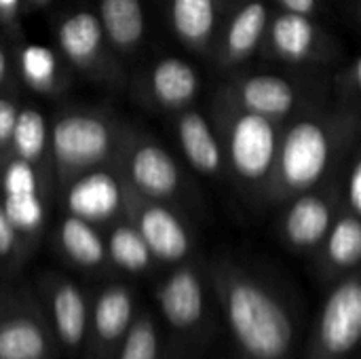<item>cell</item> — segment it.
Listing matches in <instances>:
<instances>
[{"mask_svg":"<svg viewBox=\"0 0 361 359\" xmlns=\"http://www.w3.org/2000/svg\"><path fill=\"white\" fill-rule=\"evenodd\" d=\"M360 135L361 106L326 102L286 121L262 203L283 205L338 174Z\"/></svg>","mask_w":361,"mask_h":359,"instance_id":"obj_1","label":"cell"},{"mask_svg":"<svg viewBox=\"0 0 361 359\" xmlns=\"http://www.w3.org/2000/svg\"><path fill=\"white\" fill-rule=\"evenodd\" d=\"M207 275L241 358H296L294 315L273 284L226 256L214 260Z\"/></svg>","mask_w":361,"mask_h":359,"instance_id":"obj_2","label":"cell"},{"mask_svg":"<svg viewBox=\"0 0 361 359\" xmlns=\"http://www.w3.org/2000/svg\"><path fill=\"white\" fill-rule=\"evenodd\" d=\"M209 121L222 146L226 174L247 199L262 203L283 123L237 106L220 87L212 99Z\"/></svg>","mask_w":361,"mask_h":359,"instance_id":"obj_3","label":"cell"},{"mask_svg":"<svg viewBox=\"0 0 361 359\" xmlns=\"http://www.w3.org/2000/svg\"><path fill=\"white\" fill-rule=\"evenodd\" d=\"M125 123L106 108H63L49 123L53 178L63 186L72 178L112 163Z\"/></svg>","mask_w":361,"mask_h":359,"instance_id":"obj_4","label":"cell"},{"mask_svg":"<svg viewBox=\"0 0 361 359\" xmlns=\"http://www.w3.org/2000/svg\"><path fill=\"white\" fill-rule=\"evenodd\" d=\"M220 89L241 108L286 123L330 97V80L307 70L294 72H231Z\"/></svg>","mask_w":361,"mask_h":359,"instance_id":"obj_5","label":"cell"},{"mask_svg":"<svg viewBox=\"0 0 361 359\" xmlns=\"http://www.w3.org/2000/svg\"><path fill=\"white\" fill-rule=\"evenodd\" d=\"M53 42L59 57L72 72L118 89L127 83L125 63L108 44L95 8H70L53 23Z\"/></svg>","mask_w":361,"mask_h":359,"instance_id":"obj_6","label":"cell"},{"mask_svg":"<svg viewBox=\"0 0 361 359\" xmlns=\"http://www.w3.org/2000/svg\"><path fill=\"white\" fill-rule=\"evenodd\" d=\"M112 163L123 182L142 197L176 203L188 190L186 176L173 154L133 125H125Z\"/></svg>","mask_w":361,"mask_h":359,"instance_id":"obj_7","label":"cell"},{"mask_svg":"<svg viewBox=\"0 0 361 359\" xmlns=\"http://www.w3.org/2000/svg\"><path fill=\"white\" fill-rule=\"evenodd\" d=\"M260 55L296 70L317 72L338 63L343 47L315 17L275 8L269 17Z\"/></svg>","mask_w":361,"mask_h":359,"instance_id":"obj_8","label":"cell"},{"mask_svg":"<svg viewBox=\"0 0 361 359\" xmlns=\"http://www.w3.org/2000/svg\"><path fill=\"white\" fill-rule=\"evenodd\" d=\"M361 339V277L349 271L326 296L305 359H353Z\"/></svg>","mask_w":361,"mask_h":359,"instance_id":"obj_9","label":"cell"},{"mask_svg":"<svg viewBox=\"0 0 361 359\" xmlns=\"http://www.w3.org/2000/svg\"><path fill=\"white\" fill-rule=\"evenodd\" d=\"M53 171L6 154L0 180V205L17 233L34 248L49 214Z\"/></svg>","mask_w":361,"mask_h":359,"instance_id":"obj_10","label":"cell"},{"mask_svg":"<svg viewBox=\"0 0 361 359\" xmlns=\"http://www.w3.org/2000/svg\"><path fill=\"white\" fill-rule=\"evenodd\" d=\"M53 339L36 296L0 286V359H51Z\"/></svg>","mask_w":361,"mask_h":359,"instance_id":"obj_11","label":"cell"},{"mask_svg":"<svg viewBox=\"0 0 361 359\" xmlns=\"http://www.w3.org/2000/svg\"><path fill=\"white\" fill-rule=\"evenodd\" d=\"M123 216L137 229L154 262L180 264L188 260L195 239L190 226L171 203L142 197L125 184Z\"/></svg>","mask_w":361,"mask_h":359,"instance_id":"obj_12","label":"cell"},{"mask_svg":"<svg viewBox=\"0 0 361 359\" xmlns=\"http://www.w3.org/2000/svg\"><path fill=\"white\" fill-rule=\"evenodd\" d=\"M343 169V167H341ZM341 171L324 180L322 184L294 195L283 203L279 220L281 241L292 252H315L330 231L338 209L343 207Z\"/></svg>","mask_w":361,"mask_h":359,"instance_id":"obj_13","label":"cell"},{"mask_svg":"<svg viewBox=\"0 0 361 359\" xmlns=\"http://www.w3.org/2000/svg\"><path fill=\"white\" fill-rule=\"evenodd\" d=\"M269 17L267 0H233L224 8L212 51V61L220 72H237L260 53Z\"/></svg>","mask_w":361,"mask_h":359,"instance_id":"obj_14","label":"cell"},{"mask_svg":"<svg viewBox=\"0 0 361 359\" xmlns=\"http://www.w3.org/2000/svg\"><path fill=\"white\" fill-rule=\"evenodd\" d=\"M137 102L157 112L176 114L195 106L201 91V76L195 63L184 57L163 55L140 70L131 85Z\"/></svg>","mask_w":361,"mask_h":359,"instance_id":"obj_15","label":"cell"},{"mask_svg":"<svg viewBox=\"0 0 361 359\" xmlns=\"http://www.w3.org/2000/svg\"><path fill=\"white\" fill-rule=\"evenodd\" d=\"M66 214L82 218L95 226L112 224L123 218L125 184L114 163L89 169L63 186Z\"/></svg>","mask_w":361,"mask_h":359,"instance_id":"obj_16","label":"cell"},{"mask_svg":"<svg viewBox=\"0 0 361 359\" xmlns=\"http://www.w3.org/2000/svg\"><path fill=\"white\" fill-rule=\"evenodd\" d=\"M40 294H42V309L51 332L59 345L70 351L78 353L89 336V303L85 292L68 277L57 273H47L38 279Z\"/></svg>","mask_w":361,"mask_h":359,"instance_id":"obj_17","label":"cell"},{"mask_svg":"<svg viewBox=\"0 0 361 359\" xmlns=\"http://www.w3.org/2000/svg\"><path fill=\"white\" fill-rule=\"evenodd\" d=\"M157 303L173 332H197L207 317V286L201 269L186 260L180 262L159 286Z\"/></svg>","mask_w":361,"mask_h":359,"instance_id":"obj_18","label":"cell"},{"mask_svg":"<svg viewBox=\"0 0 361 359\" xmlns=\"http://www.w3.org/2000/svg\"><path fill=\"white\" fill-rule=\"evenodd\" d=\"M133 315L135 298L129 286L110 284L99 290L89 313L91 345L97 359H114Z\"/></svg>","mask_w":361,"mask_h":359,"instance_id":"obj_19","label":"cell"},{"mask_svg":"<svg viewBox=\"0 0 361 359\" xmlns=\"http://www.w3.org/2000/svg\"><path fill=\"white\" fill-rule=\"evenodd\" d=\"M173 135L186 163L205 178H220L224 169V154L218 133L207 114L188 106L176 112Z\"/></svg>","mask_w":361,"mask_h":359,"instance_id":"obj_20","label":"cell"},{"mask_svg":"<svg viewBox=\"0 0 361 359\" xmlns=\"http://www.w3.org/2000/svg\"><path fill=\"white\" fill-rule=\"evenodd\" d=\"M13 44V70L15 78L21 80L23 87L47 97H59L68 91L72 70L55 49L25 40H17Z\"/></svg>","mask_w":361,"mask_h":359,"instance_id":"obj_21","label":"cell"},{"mask_svg":"<svg viewBox=\"0 0 361 359\" xmlns=\"http://www.w3.org/2000/svg\"><path fill=\"white\" fill-rule=\"evenodd\" d=\"M173 36L192 53L212 57L224 8L218 0H165Z\"/></svg>","mask_w":361,"mask_h":359,"instance_id":"obj_22","label":"cell"},{"mask_svg":"<svg viewBox=\"0 0 361 359\" xmlns=\"http://www.w3.org/2000/svg\"><path fill=\"white\" fill-rule=\"evenodd\" d=\"M104 36L116 57L127 63L148 38V19L142 0H97L95 6Z\"/></svg>","mask_w":361,"mask_h":359,"instance_id":"obj_23","label":"cell"},{"mask_svg":"<svg viewBox=\"0 0 361 359\" xmlns=\"http://www.w3.org/2000/svg\"><path fill=\"white\" fill-rule=\"evenodd\" d=\"M315 254L319 273L328 279L355 271L361 260V216L343 205Z\"/></svg>","mask_w":361,"mask_h":359,"instance_id":"obj_24","label":"cell"},{"mask_svg":"<svg viewBox=\"0 0 361 359\" xmlns=\"http://www.w3.org/2000/svg\"><path fill=\"white\" fill-rule=\"evenodd\" d=\"M55 245L63 254V258L82 269V271H99L108 262L106 239L99 233V226L66 214L55 229Z\"/></svg>","mask_w":361,"mask_h":359,"instance_id":"obj_25","label":"cell"},{"mask_svg":"<svg viewBox=\"0 0 361 359\" xmlns=\"http://www.w3.org/2000/svg\"><path fill=\"white\" fill-rule=\"evenodd\" d=\"M13 157L23 159L32 165L51 169L49 159V121L36 106L21 104L17 118L11 129L8 148Z\"/></svg>","mask_w":361,"mask_h":359,"instance_id":"obj_26","label":"cell"},{"mask_svg":"<svg viewBox=\"0 0 361 359\" xmlns=\"http://www.w3.org/2000/svg\"><path fill=\"white\" fill-rule=\"evenodd\" d=\"M106 254L112 267L133 275L146 273L154 262L142 235L125 216L110 224V233L106 237Z\"/></svg>","mask_w":361,"mask_h":359,"instance_id":"obj_27","label":"cell"},{"mask_svg":"<svg viewBox=\"0 0 361 359\" xmlns=\"http://www.w3.org/2000/svg\"><path fill=\"white\" fill-rule=\"evenodd\" d=\"M159 330L150 313L133 315L114 359H159Z\"/></svg>","mask_w":361,"mask_h":359,"instance_id":"obj_28","label":"cell"},{"mask_svg":"<svg viewBox=\"0 0 361 359\" xmlns=\"http://www.w3.org/2000/svg\"><path fill=\"white\" fill-rule=\"evenodd\" d=\"M330 93L343 106H361V57L355 55L341 66L330 78Z\"/></svg>","mask_w":361,"mask_h":359,"instance_id":"obj_29","label":"cell"},{"mask_svg":"<svg viewBox=\"0 0 361 359\" xmlns=\"http://www.w3.org/2000/svg\"><path fill=\"white\" fill-rule=\"evenodd\" d=\"M34 248L17 233V229L6 218L0 205V269L13 271L19 269Z\"/></svg>","mask_w":361,"mask_h":359,"instance_id":"obj_30","label":"cell"},{"mask_svg":"<svg viewBox=\"0 0 361 359\" xmlns=\"http://www.w3.org/2000/svg\"><path fill=\"white\" fill-rule=\"evenodd\" d=\"M341 195L347 209L361 216V144L357 142L343 169H341Z\"/></svg>","mask_w":361,"mask_h":359,"instance_id":"obj_31","label":"cell"},{"mask_svg":"<svg viewBox=\"0 0 361 359\" xmlns=\"http://www.w3.org/2000/svg\"><path fill=\"white\" fill-rule=\"evenodd\" d=\"M23 13L25 0H0V30L6 40L17 42L23 36Z\"/></svg>","mask_w":361,"mask_h":359,"instance_id":"obj_32","label":"cell"},{"mask_svg":"<svg viewBox=\"0 0 361 359\" xmlns=\"http://www.w3.org/2000/svg\"><path fill=\"white\" fill-rule=\"evenodd\" d=\"M19 97H17V89H2L0 91V146L8 148V138H11V129L13 123L17 118L19 112Z\"/></svg>","mask_w":361,"mask_h":359,"instance_id":"obj_33","label":"cell"},{"mask_svg":"<svg viewBox=\"0 0 361 359\" xmlns=\"http://www.w3.org/2000/svg\"><path fill=\"white\" fill-rule=\"evenodd\" d=\"M275 8L279 11H290V13H300L309 17H317L322 8V0H273Z\"/></svg>","mask_w":361,"mask_h":359,"instance_id":"obj_34","label":"cell"},{"mask_svg":"<svg viewBox=\"0 0 361 359\" xmlns=\"http://www.w3.org/2000/svg\"><path fill=\"white\" fill-rule=\"evenodd\" d=\"M2 89H17V78L13 70V57L6 44L0 40V91Z\"/></svg>","mask_w":361,"mask_h":359,"instance_id":"obj_35","label":"cell"},{"mask_svg":"<svg viewBox=\"0 0 361 359\" xmlns=\"http://www.w3.org/2000/svg\"><path fill=\"white\" fill-rule=\"evenodd\" d=\"M53 0H25V11H38V8H44L49 6Z\"/></svg>","mask_w":361,"mask_h":359,"instance_id":"obj_36","label":"cell"},{"mask_svg":"<svg viewBox=\"0 0 361 359\" xmlns=\"http://www.w3.org/2000/svg\"><path fill=\"white\" fill-rule=\"evenodd\" d=\"M6 154H8V150L0 146V180H2V171H4V163H6Z\"/></svg>","mask_w":361,"mask_h":359,"instance_id":"obj_37","label":"cell"},{"mask_svg":"<svg viewBox=\"0 0 361 359\" xmlns=\"http://www.w3.org/2000/svg\"><path fill=\"white\" fill-rule=\"evenodd\" d=\"M218 2H220V6H222V8H226L233 0H218Z\"/></svg>","mask_w":361,"mask_h":359,"instance_id":"obj_38","label":"cell"},{"mask_svg":"<svg viewBox=\"0 0 361 359\" xmlns=\"http://www.w3.org/2000/svg\"><path fill=\"white\" fill-rule=\"evenodd\" d=\"M169 359H176V358H169Z\"/></svg>","mask_w":361,"mask_h":359,"instance_id":"obj_39","label":"cell"}]
</instances>
